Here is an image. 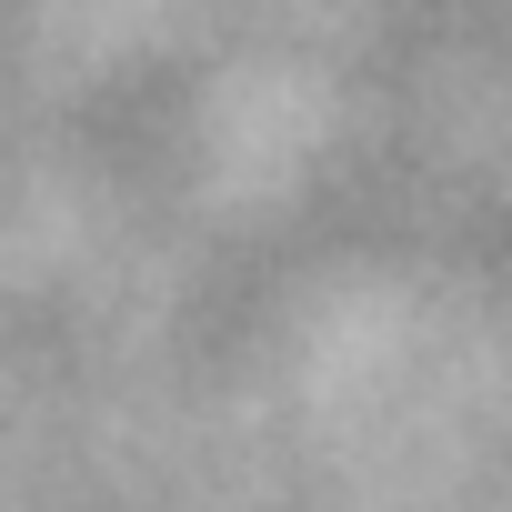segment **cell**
Returning <instances> with one entry per match:
<instances>
[]
</instances>
